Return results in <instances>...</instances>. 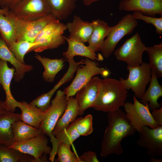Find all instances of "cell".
Segmentation results:
<instances>
[{"label": "cell", "mask_w": 162, "mask_h": 162, "mask_svg": "<svg viewBox=\"0 0 162 162\" xmlns=\"http://www.w3.org/2000/svg\"><path fill=\"white\" fill-rule=\"evenodd\" d=\"M20 114L6 111L0 115V144L9 147L14 142L12 124Z\"/></svg>", "instance_id": "20"}, {"label": "cell", "mask_w": 162, "mask_h": 162, "mask_svg": "<svg viewBox=\"0 0 162 162\" xmlns=\"http://www.w3.org/2000/svg\"><path fill=\"white\" fill-rule=\"evenodd\" d=\"M19 0H0V5L2 8H8L12 10Z\"/></svg>", "instance_id": "38"}, {"label": "cell", "mask_w": 162, "mask_h": 162, "mask_svg": "<svg viewBox=\"0 0 162 162\" xmlns=\"http://www.w3.org/2000/svg\"><path fill=\"white\" fill-rule=\"evenodd\" d=\"M35 58L43 66L44 71L42 77L46 82H54L57 74L64 68L65 60L64 58L52 59L36 54Z\"/></svg>", "instance_id": "26"}, {"label": "cell", "mask_w": 162, "mask_h": 162, "mask_svg": "<svg viewBox=\"0 0 162 162\" xmlns=\"http://www.w3.org/2000/svg\"><path fill=\"white\" fill-rule=\"evenodd\" d=\"M70 145L61 143L59 144L57 153L56 162H80L79 157L71 151Z\"/></svg>", "instance_id": "34"}, {"label": "cell", "mask_w": 162, "mask_h": 162, "mask_svg": "<svg viewBox=\"0 0 162 162\" xmlns=\"http://www.w3.org/2000/svg\"><path fill=\"white\" fill-rule=\"evenodd\" d=\"M46 136L42 133L23 142H14L9 147L32 156L35 162H48L46 156L50 155L52 148Z\"/></svg>", "instance_id": "12"}, {"label": "cell", "mask_w": 162, "mask_h": 162, "mask_svg": "<svg viewBox=\"0 0 162 162\" xmlns=\"http://www.w3.org/2000/svg\"><path fill=\"white\" fill-rule=\"evenodd\" d=\"M162 161V159H157L152 157L150 159V161L151 162H161Z\"/></svg>", "instance_id": "43"}, {"label": "cell", "mask_w": 162, "mask_h": 162, "mask_svg": "<svg viewBox=\"0 0 162 162\" xmlns=\"http://www.w3.org/2000/svg\"><path fill=\"white\" fill-rule=\"evenodd\" d=\"M51 14L59 21L67 19L76 8L77 0H48Z\"/></svg>", "instance_id": "27"}, {"label": "cell", "mask_w": 162, "mask_h": 162, "mask_svg": "<svg viewBox=\"0 0 162 162\" xmlns=\"http://www.w3.org/2000/svg\"><path fill=\"white\" fill-rule=\"evenodd\" d=\"M10 12L14 17L24 21L37 20L51 14L48 0H19Z\"/></svg>", "instance_id": "9"}, {"label": "cell", "mask_w": 162, "mask_h": 162, "mask_svg": "<svg viewBox=\"0 0 162 162\" xmlns=\"http://www.w3.org/2000/svg\"><path fill=\"white\" fill-rule=\"evenodd\" d=\"M84 65H80L76 70V74L71 84L63 90L67 99L74 96L76 93L85 86L94 76L100 74L106 77L110 71L104 68L100 67L95 61L86 58Z\"/></svg>", "instance_id": "5"}, {"label": "cell", "mask_w": 162, "mask_h": 162, "mask_svg": "<svg viewBox=\"0 0 162 162\" xmlns=\"http://www.w3.org/2000/svg\"><path fill=\"white\" fill-rule=\"evenodd\" d=\"M37 42H31L27 41H16L8 47L16 58L21 62L25 64L24 58L30 50L38 45Z\"/></svg>", "instance_id": "33"}, {"label": "cell", "mask_w": 162, "mask_h": 162, "mask_svg": "<svg viewBox=\"0 0 162 162\" xmlns=\"http://www.w3.org/2000/svg\"><path fill=\"white\" fill-rule=\"evenodd\" d=\"M129 71L126 79L120 78V80L127 90L131 89L137 98L141 99L145 91L147 85L150 82L152 71L148 63L143 62L139 66H127Z\"/></svg>", "instance_id": "7"}, {"label": "cell", "mask_w": 162, "mask_h": 162, "mask_svg": "<svg viewBox=\"0 0 162 162\" xmlns=\"http://www.w3.org/2000/svg\"><path fill=\"white\" fill-rule=\"evenodd\" d=\"M0 59L9 62L13 66L15 70L14 79L16 82L20 81L26 73L30 71L33 69L32 65L20 62L3 40H0Z\"/></svg>", "instance_id": "19"}, {"label": "cell", "mask_w": 162, "mask_h": 162, "mask_svg": "<svg viewBox=\"0 0 162 162\" xmlns=\"http://www.w3.org/2000/svg\"><path fill=\"white\" fill-rule=\"evenodd\" d=\"M86 5L89 6L93 3L98 2L100 0H82Z\"/></svg>", "instance_id": "40"}, {"label": "cell", "mask_w": 162, "mask_h": 162, "mask_svg": "<svg viewBox=\"0 0 162 162\" xmlns=\"http://www.w3.org/2000/svg\"></svg>", "instance_id": "45"}, {"label": "cell", "mask_w": 162, "mask_h": 162, "mask_svg": "<svg viewBox=\"0 0 162 162\" xmlns=\"http://www.w3.org/2000/svg\"><path fill=\"white\" fill-rule=\"evenodd\" d=\"M118 9L121 11H138L150 16H162V0H122Z\"/></svg>", "instance_id": "16"}, {"label": "cell", "mask_w": 162, "mask_h": 162, "mask_svg": "<svg viewBox=\"0 0 162 162\" xmlns=\"http://www.w3.org/2000/svg\"><path fill=\"white\" fill-rule=\"evenodd\" d=\"M134 103L127 102L124 106L126 114L132 126L138 132L143 126L155 128L159 125L153 118L148 106V103L144 105L140 102L134 96Z\"/></svg>", "instance_id": "10"}, {"label": "cell", "mask_w": 162, "mask_h": 162, "mask_svg": "<svg viewBox=\"0 0 162 162\" xmlns=\"http://www.w3.org/2000/svg\"><path fill=\"white\" fill-rule=\"evenodd\" d=\"M78 120V118H76L66 129L54 135L59 146L61 143L71 145L80 137V135L76 128Z\"/></svg>", "instance_id": "32"}, {"label": "cell", "mask_w": 162, "mask_h": 162, "mask_svg": "<svg viewBox=\"0 0 162 162\" xmlns=\"http://www.w3.org/2000/svg\"><path fill=\"white\" fill-rule=\"evenodd\" d=\"M66 29L65 24L56 19H54L40 32L34 41L38 44L32 48L29 52H41L58 48L65 43V36L63 34Z\"/></svg>", "instance_id": "4"}, {"label": "cell", "mask_w": 162, "mask_h": 162, "mask_svg": "<svg viewBox=\"0 0 162 162\" xmlns=\"http://www.w3.org/2000/svg\"><path fill=\"white\" fill-rule=\"evenodd\" d=\"M16 33V41H27L34 42L39 33L47 24L56 19L51 14L34 20L24 21L11 15Z\"/></svg>", "instance_id": "11"}, {"label": "cell", "mask_w": 162, "mask_h": 162, "mask_svg": "<svg viewBox=\"0 0 162 162\" xmlns=\"http://www.w3.org/2000/svg\"><path fill=\"white\" fill-rule=\"evenodd\" d=\"M0 34L8 47L16 41V28L9 14L5 16L0 13Z\"/></svg>", "instance_id": "30"}, {"label": "cell", "mask_w": 162, "mask_h": 162, "mask_svg": "<svg viewBox=\"0 0 162 162\" xmlns=\"http://www.w3.org/2000/svg\"><path fill=\"white\" fill-rule=\"evenodd\" d=\"M67 61L68 63V68L61 79L48 92L40 95L33 100V104L43 111L46 110L50 106L51 99L58 89L70 80L73 78L78 67L84 63V60L82 59L80 61L76 62L74 61V58L68 59Z\"/></svg>", "instance_id": "14"}, {"label": "cell", "mask_w": 162, "mask_h": 162, "mask_svg": "<svg viewBox=\"0 0 162 162\" xmlns=\"http://www.w3.org/2000/svg\"><path fill=\"white\" fill-rule=\"evenodd\" d=\"M14 68H9L7 62L0 59V84L4 89L6 99L3 105L6 111L14 112L16 107H19L20 102L16 101L13 97L10 86L15 72Z\"/></svg>", "instance_id": "15"}, {"label": "cell", "mask_w": 162, "mask_h": 162, "mask_svg": "<svg viewBox=\"0 0 162 162\" xmlns=\"http://www.w3.org/2000/svg\"><path fill=\"white\" fill-rule=\"evenodd\" d=\"M20 103L19 108L21 111L20 115V120L38 129L44 118L45 112L25 101L20 102Z\"/></svg>", "instance_id": "24"}, {"label": "cell", "mask_w": 162, "mask_h": 162, "mask_svg": "<svg viewBox=\"0 0 162 162\" xmlns=\"http://www.w3.org/2000/svg\"><path fill=\"white\" fill-rule=\"evenodd\" d=\"M76 128L80 136H86L91 134L93 131L92 115L88 114L84 117L78 118Z\"/></svg>", "instance_id": "35"}, {"label": "cell", "mask_w": 162, "mask_h": 162, "mask_svg": "<svg viewBox=\"0 0 162 162\" xmlns=\"http://www.w3.org/2000/svg\"><path fill=\"white\" fill-rule=\"evenodd\" d=\"M145 51L148 56V63L152 71L158 79L162 76V43L146 47Z\"/></svg>", "instance_id": "29"}, {"label": "cell", "mask_w": 162, "mask_h": 162, "mask_svg": "<svg viewBox=\"0 0 162 162\" xmlns=\"http://www.w3.org/2000/svg\"><path fill=\"white\" fill-rule=\"evenodd\" d=\"M146 47L140 35L136 33L127 39L114 54L117 60L125 62L127 66H137L143 62L142 55Z\"/></svg>", "instance_id": "8"}, {"label": "cell", "mask_w": 162, "mask_h": 162, "mask_svg": "<svg viewBox=\"0 0 162 162\" xmlns=\"http://www.w3.org/2000/svg\"><path fill=\"white\" fill-rule=\"evenodd\" d=\"M79 112L80 107L76 98L71 96L67 98L66 109L57 122L52 131V135L55 136V135L67 128L79 116Z\"/></svg>", "instance_id": "22"}, {"label": "cell", "mask_w": 162, "mask_h": 162, "mask_svg": "<svg viewBox=\"0 0 162 162\" xmlns=\"http://www.w3.org/2000/svg\"><path fill=\"white\" fill-rule=\"evenodd\" d=\"M93 30L88 41L89 48L96 53L101 51L105 39L108 35L111 28L108 24L103 20H94Z\"/></svg>", "instance_id": "23"}, {"label": "cell", "mask_w": 162, "mask_h": 162, "mask_svg": "<svg viewBox=\"0 0 162 162\" xmlns=\"http://www.w3.org/2000/svg\"><path fill=\"white\" fill-rule=\"evenodd\" d=\"M108 125L101 143L100 155L106 157L112 154L119 155L124 150L123 139L133 135L136 130L131 125L126 114L119 108L107 112Z\"/></svg>", "instance_id": "1"}, {"label": "cell", "mask_w": 162, "mask_h": 162, "mask_svg": "<svg viewBox=\"0 0 162 162\" xmlns=\"http://www.w3.org/2000/svg\"><path fill=\"white\" fill-rule=\"evenodd\" d=\"M80 162H98L96 153L89 151L83 153L79 157Z\"/></svg>", "instance_id": "37"}, {"label": "cell", "mask_w": 162, "mask_h": 162, "mask_svg": "<svg viewBox=\"0 0 162 162\" xmlns=\"http://www.w3.org/2000/svg\"><path fill=\"white\" fill-rule=\"evenodd\" d=\"M138 132L137 144L147 149V154L151 157L162 156V125L155 128L143 126Z\"/></svg>", "instance_id": "13"}, {"label": "cell", "mask_w": 162, "mask_h": 162, "mask_svg": "<svg viewBox=\"0 0 162 162\" xmlns=\"http://www.w3.org/2000/svg\"><path fill=\"white\" fill-rule=\"evenodd\" d=\"M3 102L2 101H0V115L6 111L4 107Z\"/></svg>", "instance_id": "42"}, {"label": "cell", "mask_w": 162, "mask_h": 162, "mask_svg": "<svg viewBox=\"0 0 162 162\" xmlns=\"http://www.w3.org/2000/svg\"><path fill=\"white\" fill-rule=\"evenodd\" d=\"M152 117L159 125H162V106L152 110L151 113Z\"/></svg>", "instance_id": "39"}, {"label": "cell", "mask_w": 162, "mask_h": 162, "mask_svg": "<svg viewBox=\"0 0 162 162\" xmlns=\"http://www.w3.org/2000/svg\"><path fill=\"white\" fill-rule=\"evenodd\" d=\"M10 10L8 8L0 9V13L5 16L9 14Z\"/></svg>", "instance_id": "41"}, {"label": "cell", "mask_w": 162, "mask_h": 162, "mask_svg": "<svg viewBox=\"0 0 162 162\" xmlns=\"http://www.w3.org/2000/svg\"></svg>", "instance_id": "44"}, {"label": "cell", "mask_w": 162, "mask_h": 162, "mask_svg": "<svg viewBox=\"0 0 162 162\" xmlns=\"http://www.w3.org/2000/svg\"><path fill=\"white\" fill-rule=\"evenodd\" d=\"M152 71L149 86L140 99V102L144 105L148 103L149 109L152 110L158 109L161 106V104L158 102L159 98L162 96V87L159 84L155 74Z\"/></svg>", "instance_id": "25"}, {"label": "cell", "mask_w": 162, "mask_h": 162, "mask_svg": "<svg viewBox=\"0 0 162 162\" xmlns=\"http://www.w3.org/2000/svg\"><path fill=\"white\" fill-rule=\"evenodd\" d=\"M67 100L63 91L58 90L51 100L50 106L45 111L44 118L38 128L43 134L50 137L52 145L51 154L52 156L56 154L59 145L56 138L52 135V132L66 109Z\"/></svg>", "instance_id": "3"}, {"label": "cell", "mask_w": 162, "mask_h": 162, "mask_svg": "<svg viewBox=\"0 0 162 162\" xmlns=\"http://www.w3.org/2000/svg\"><path fill=\"white\" fill-rule=\"evenodd\" d=\"M67 42L68 47L67 50L63 53V55L67 59L73 58L76 56L86 57L91 60L102 61L104 57L102 55H97L95 53L90 50L84 43L76 39L64 37Z\"/></svg>", "instance_id": "21"}, {"label": "cell", "mask_w": 162, "mask_h": 162, "mask_svg": "<svg viewBox=\"0 0 162 162\" xmlns=\"http://www.w3.org/2000/svg\"><path fill=\"white\" fill-rule=\"evenodd\" d=\"M94 20L91 22L82 20L80 16L75 15L72 22L66 26L70 33L68 37L83 43L88 42L94 29Z\"/></svg>", "instance_id": "18"}, {"label": "cell", "mask_w": 162, "mask_h": 162, "mask_svg": "<svg viewBox=\"0 0 162 162\" xmlns=\"http://www.w3.org/2000/svg\"><path fill=\"white\" fill-rule=\"evenodd\" d=\"M134 19L140 20L146 23L151 24L155 28V32L158 34H162V17L155 18L145 15L141 12L138 11H134L132 14Z\"/></svg>", "instance_id": "36"}, {"label": "cell", "mask_w": 162, "mask_h": 162, "mask_svg": "<svg viewBox=\"0 0 162 162\" xmlns=\"http://www.w3.org/2000/svg\"><path fill=\"white\" fill-rule=\"evenodd\" d=\"M127 90L121 81L106 77L100 79L98 95L92 107L108 112L123 106L128 97Z\"/></svg>", "instance_id": "2"}, {"label": "cell", "mask_w": 162, "mask_h": 162, "mask_svg": "<svg viewBox=\"0 0 162 162\" xmlns=\"http://www.w3.org/2000/svg\"><path fill=\"white\" fill-rule=\"evenodd\" d=\"M12 128L14 142H23L42 133L39 129L21 120L15 122L12 124Z\"/></svg>", "instance_id": "28"}, {"label": "cell", "mask_w": 162, "mask_h": 162, "mask_svg": "<svg viewBox=\"0 0 162 162\" xmlns=\"http://www.w3.org/2000/svg\"><path fill=\"white\" fill-rule=\"evenodd\" d=\"M101 79L93 76L85 86L76 93V98L79 107V116L93 106L98 92V85Z\"/></svg>", "instance_id": "17"}, {"label": "cell", "mask_w": 162, "mask_h": 162, "mask_svg": "<svg viewBox=\"0 0 162 162\" xmlns=\"http://www.w3.org/2000/svg\"><path fill=\"white\" fill-rule=\"evenodd\" d=\"M138 25L132 14L124 15L115 26L111 27L101 50L104 58H108L112 54L118 42L125 36L131 34Z\"/></svg>", "instance_id": "6"}, {"label": "cell", "mask_w": 162, "mask_h": 162, "mask_svg": "<svg viewBox=\"0 0 162 162\" xmlns=\"http://www.w3.org/2000/svg\"><path fill=\"white\" fill-rule=\"evenodd\" d=\"M3 145L0 144V162H35L32 157Z\"/></svg>", "instance_id": "31"}]
</instances>
